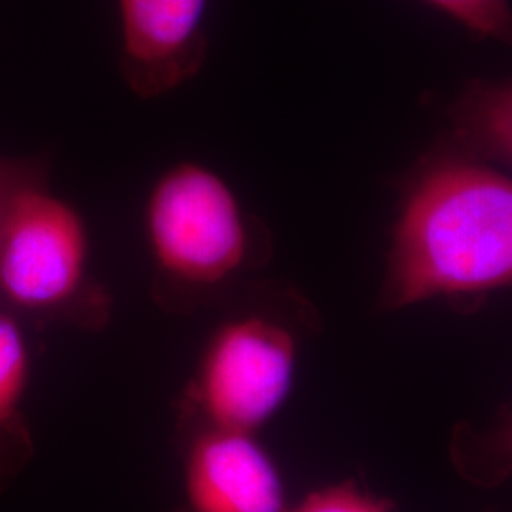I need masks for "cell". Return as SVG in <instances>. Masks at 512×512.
Masks as SVG:
<instances>
[{
  "label": "cell",
  "mask_w": 512,
  "mask_h": 512,
  "mask_svg": "<svg viewBox=\"0 0 512 512\" xmlns=\"http://www.w3.org/2000/svg\"><path fill=\"white\" fill-rule=\"evenodd\" d=\"M300 338L272 302L245 300L205 338L179 401V433L198 427L258 433L287 403Z\"/></svg>",
  "instance_id": "obj_4"
},
{
  "label": "cell",
  "mask_w": 512,
  "mask_h": 512,
  "mask_svg": "<svg viewBox=\"0 0 512 512\" xmlns=\"http://www.w3.org/2000/svg\"><path fill=\"white\" fill-rule=\"evenodd\" d=\"M450 458L467 482L490 488L512 475V408L484 431L469 425L458 427L450 446Z\"/></svg>",
  "instance_id": "obj_9"
},
{
  "label": "cell",
  "mask_w": 512,
  "mask_h": 512,
  "mask_svg": "<svg viewBox=\"0 0 512 512\" xmlns=\"http://www.w3.org/2000/svg\"><path fill=\"white\" fill-rule=\"evenodd\" d=\"M120 71L156 99L198 76L207 59V0H118Z\"/></svg>",
  "instance_id": "obj_6"
},
{
  "label": "cell",
  "mask_w": 512,
  "mask_h": 512,
  "mask_svg": "<svg viewBox=\"0 0 512 512\" xmlns=\"http://www.w3.org/2000/svg\"><path fill=\"white\" fill-rule=\"evenodd\" d=\"M181 495L171 512H287L283 475L256 433L181 431Z\"/></svg>",
  "instance_id": "obj_5"
},
{
  "label": "cell",
  "mask_w": 512,
  "mask_h": 512,
  "mask_svg": "<svg viewBox=\"0 0 512 512\" xmlns=\"http://www.w3.org/2000/svg\"><path fill=\"white\" fill-rule=\"evenodd\" d=\"M46 177V167L33 160L0 158V217L21 186Z\"/></svg>",
  "instance_id": "obj_12"
},
{
  "label": "cell",
  "mask_w": 512,
  "mask_h": 512,
  "mask_svg": "<svg viewBox=\"0 0 512 512\" xmlns=\"http://www.w3.org/2000/svg\"><path fill=\"white\" fill-rule=\"evenodd\" d=\"M448 116L454 139L469 158L512 167V80L471 82Z\"/></svg>",
  "instance_id": "obj_8"
},
{
  "label": "cell",
  "mask_w": 512,
  "mask_h": 512,
  "mask_svg": "<svg viewBox=\"0 0 512 512\" xmlns=\"http://www.w3.org/2000/svg\"><path fill=\"white\" fill-rule=\"evenodd\" d=\"M456 19L473 35L512 46V8L509 0H425Z\"/></svg>",
  "instance_id": "obj_10"
},
{
  "label": "cell",
  "mask_w": 512,
  "mask_h": 512,
  "mask_svg": "<svg viewBox=\"0 0 512 512\" xmlns=\"http://www.w3.org/2000/svg\"><path fill=\"white\" fill-rule=\"evenodd\" d=\"M80 211L46 188L21 186L0 217V310L35 327L109 325L112 294L93 275Z\"/></svg>",
  "instance_id": "obj_3"
},
{
  "label": "cell",
  "mask_w": 512,
  "mask_h": 512,
  "mask_svg": "<svg viewBox=\"0 0 512 512\" xmlns=\"http://www.w3.org/2000/svg\"><path fill=\"white\" fill-rule=\"evenodd\" d=\"M145 230L152 298L171 313L217 304L272 253L270 236L207 165L179 162L148 192Z\"/></svg>",
  "instance_id": "obj_2"
},
{
  "label": "cell",
  "mask_w": 512,
  "mask_h": 512,
  "mask_svg": "<svg viewBox=\"0 0 512 512\" xmlns=\"http://www.w3.org/2000/svg\"><path fill=\"white\" fill-rule=\"evenodd\" d=\"M512 287V179L475 158H440L410 184L378 308Z\"/></svg>",
  "instance_id": "obj_1"
},
{
  "label": "cell",
  "mask_w": 512,
  "mask_h": 512,
  "mask_svg": "<svg viewBox=\"0 0 512 512\" xmlns=\"http://www.w3.org/2000/svg\"><path fill=\"white\" fill-rule=\"evenodd\" d=\"M287 512H395V503L357 480H340L311 490Z\"/></svg>",
  "instance_id": "obj_11"
},
{
  "label": "cell",
  "mask_w": 512,
  "mask_h": 512,
  "mask_svg": "<svg viewBox=\"0 0 512 512\" xmlns=\"http://www.w3.org/2000/svg\"><path fill=\"white\" fill-rule=\"evenodd\" d=\"M31 348L23 323L0 310V495L35 458V435L25 412Z\"/></svg>",
  "instance_id": "obj_7"
}]
</instances>
